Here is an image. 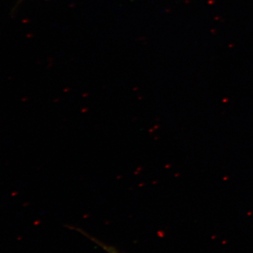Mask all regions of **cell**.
Returning a JSON list of instances; mask_svg holds the SVG:
<instances>
[{"instance_id":"cell-1","label":"cell","mask_w":253,"mask_h":253,"mask_svg":"<svg viewBox=\"0 0 253 253\" xmlns=\"http://www.w3.org/2000/svg\"><path fill=\"white\" fill-rule=\"evenodd\" d=\"M97 243L99 244V246L108 253H119L118 252V251H116L114 248L111 247V246H106V245L101 244V243L99 242V241H97Z\"/></svg>"}]
</instances>
